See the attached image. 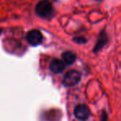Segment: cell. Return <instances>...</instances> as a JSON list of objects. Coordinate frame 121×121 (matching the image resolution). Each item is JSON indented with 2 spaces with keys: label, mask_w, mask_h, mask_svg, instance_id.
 <instances>
[{
  "label": "cell",
  "mask_w": 121,
  "mask_h": 121,
  "mask_svg": "<svg viewBox=\"0 0 121 121\" xmlns=\"http://www.w3.org/2000/svg\"><path fill=\"white\" fill-rule=\"evenodd\" d=\"M35 13L41 18H47L53 13V7L48 0H42L37 3L35 7Z\"/></svg>",
  "instance_id": "cell-1"
},
{
  "label": "cell",
  "mask_w": 121,
  "mask_h": 121,
  "mask_svg": "<svg viewBox=\"0 0 121 121\" xmlns=\"http://www.w3.org/2000/svg\"><path fill=\"white\" fill-rule=\"evenodd\" d=\"M81 80V75L78 71L75 70H71L69 71L65 74L64 77V81L63 83L65 86L70 87V86H73L77 85Z\"/></svg>",
  "instance_id": "cell-2"
},
{
  "label": "cell",
  "mask_w": 121,
  "mask_h": 121,
  "mask_svg": "<svg viewBox=\"0 0 121 121\" xmlns=\"http://www.w3.org/2000/svg\"><path fill=\"white\" fill-rule=\"evenodd\" d=\"M73 115H74L75 118H77L78 120L86 121L89 119L90 115H91V111L86 105L80 104L74 108Z\"/></svg>",
  "instance_id": "cell-3"
},
{
  "label": "cell",
  "mask_w": 121,
  "mask_h": 121,
  "mask_svg": "<svg viewBox=\"0 0 121 121\" xmlns=\"http://www.w3.org/2000/svg\"><path fill=\"white\" fill-rule=\"evenodd\" d=\"M26 40L30 45L37 46L42 42L43 36L39 30H30L26 35Z\"/></svg>",
  "instance_id": "cell-4"
},
{
  "label": "cell",
  "mask_w": 121,
  "mask_h": 121,
  "mask_svg": "<svg viewBox=\"0 0 121 121\" xmlns=\"http://www.w3.org/2000/svg\"><path fill=\"white\" fill-rule=\"evenodd\" d=\"M108 36H107L106 32L105 31H101L98 37V40H97L96 45L94 47V49H93V52L95 53H97L98 52H100L104 47L107 44L108 42Z\"/></svg>",
  "instance_id": "cell-5"
},
{
  "label": "cell",
  "mask_w": 121,
  "mask_h": 121,
  "mask_svg": "<svg viewBox=\"0 0 121 121\" xmlns=\"http://www.w3.org/2000/svg\"><path fill=\"white\" fill-rule=\"evenodd\" d=\"M65 68V64L64 61L59 60V59H54L50 62V66H49V69L52 72L54 73H61Z\"/></svg>",
  "instance_id": "cell-6"
},
{
  "label": "cell",
  "mask_w": 121,
  "mask_h": 121,
  "mask_svg": "<svg viewBox=\"0 0 121 121\" xmlns=\"http://www.w3.org/2000/svg\"><path fill=\"white\" fill-rule=\"evenodd\" d=\"M62 58L64 61V63L67 65H72L76 61V55L72 52H65L63 53Z\"/></svg>",
  "instance_id": "cell-7"
},
{
  "label": "cell",
  "mask_w": 121,
  "mask_h": 121,
  "mask_svg": "<svg viewBox=\"0 0 121 121\" xmlns=\"http://www.w3.org/2000/svg\"><path fill=\"white\" fill-rule=\"evenodd\" d=\"M73 41L78 44H83V43H86V38H84V37H74V38H73Z\"/></svg>",
  "instance_id": "cell-8"
},
{
  "label": "cell",
  "mask_w": 121,
  "mask_h": 121,
  "mask_svg": "<svg viewBox=\"0 0 121 121\" xmlns=\"http://www.w3.org/2000/svg\"><path fill=\"white\" fill-rule=\"evenodd\" d=\"M108 115H107L106 111L103 110L101 113V117H100V121H108Z\"/></svg>",
  "instance_id": "cell-9"
}]
</instances>
